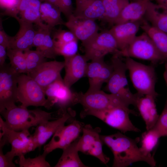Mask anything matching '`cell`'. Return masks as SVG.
Masks as SVG:
<instances>
[{
  "label": "cell",
  "mask_w": 167,
  "mask_h": 167,
  "mask_svg": "<svg viewBox=\"0 0 167 167\" xmlns=\"http://www.w3.org/2000/svg\"><path fill=\"white\" fill-rule=\"evenodd\" d=\"M156 97L152 95L140 96L138 95L136 101L135 106L145 122L147 130L154 126L159 117L155 103Z\"/></svg>",
  "instance_id": "obj_22"
},
{
  "label": "cell",
  "mask_w": 167,
  "mask_h": 167,
  "mask_svg": "<svg viewBox=\"0 0 167 167\" xmlns=\"http://www.w3.org/2000/svg\"><path fill=\"white\" fill-rule=\"evenodd\" d=\"M24 52L26 59L27 74L35 70L46 61V58L42 53L39 51L28 49Z\"/></svg>",
  "instance_id": "obj_34"
},
{
  "label": "cell",
  "mask_w": 167,
  "mask_h": 167,
  "mask_svg": "<svg viewBox=\"0 0 167 167\" xmlns=\"http://www.w3.org/2000/svg\"><path fill=\"white\" fill-rule=\"evenodd\" d=\"M8 128L16 131L28 130L45 121L57 119L62 115L58 110L55 113L49 112L37 108L28 110L27 108L15 104L0 111Z\"/></svg>",
  "instance_id": "obj_2"
},
{
  "label": "cell",
  "mask_w": 167,
  "mask_h": 167,
  "mask_svg": "<svg viewBox=\"0 0 167 167\" xmlns=\"http://www.w3.org/2000/svg\"><path fill=\"white\" fill-rule=\"evenodd\" d=\"M52 29L49 28L47 30L42 44L37 50L42 52L46 58L54 59L58 55L54 41L51 36Z\"/></svg>",
  "instance_id": "obj_35"
},
{
  "label": "cell",
  "mask_w": 167,
  "mask_h": 167,
  "mask_svg": "<svg viewBox=\"0 0 167 167\" xmlns=\"http://www.w3.org/2000/svg\"><path fill=\"white\" fill-rule=\"evenodd\" d=\"M64 58L65 73L63 81L67 86L71 88L80 79L85 76L88 61L84 55L78 54Z\"/></svg>",
  "instance_id": "obj_19"
},
{
  "label": "cell",
  "mask_w": 167,
  "mask_h": 167,
  "mask_svg": "<svg viewBox=\"0 0 167 167\" xmlns=\"http://www.w3.org/2000/svg\"><path fill=\"white\" fill-rule=\"evenodd\" d=\"M5 144L4 142L0 141V167H15L13 160L3 153L2 149Z\"/></svg>",
  "instance_id": "obj_42"
},
{
  "label": "cell",
  "mask_w": 167,
  "mask_h": 167,
  "mask_svg": "<svg viewBox=\"0 0 167 167\" xmlns=\"http://www.w3.org/2000/svg\"><path fill=\"white\" fill-rule=\"evenodd\" d=\"M143 18L150 25L167 33V7L149 2Z\"/></svg>",
  "instance_id": "obj_26"
},
{
  "label": "cell",
  "mask_w": 167,
  "mask_h": 167,
  "mask_svg": "<svg viewBox=\"0 0 167 167\" xmlns=\"http://www.w3.org/2000/svg\"><path fill=\"white\" fill-rule=\"evenodd\" d=\"M4 137L11 146L8 154L13 158L21 154L25 155L35 149L32 136L28 130L16 131L11 130L6 126L4 121L0 117V138Z\"/></svg>",
  "instance_id": "obj_10"
},
{
  "label": "cell",
  "mask_w": 167,
  "mask_h": 167,
  "mask_svg": "<svg viewBox=\"0 0 167 167\" xmlns=\"http://www.w3.org/2000/svg\"><path fill=\"white\" fill-rule=\"evenodd\" d=\"M79 104L82 105L84 111L101 110L117 106L129 108V106L116 96L101 90H88L84 93L81 92Z\"/></svg>",
  "instance_id": "obj_13"
},
{
  "label": "cell",
  "mask_w": 167,
  "mask_h": 167,
  "mask_svg": "<svg viewBox=\"0 0 167 167\" xmlns=\"http://www.w3.org/2000/svg\"><path fill=\"white\" fill-rule=\"evenodd\" d=\"M40 11L42 21L50 28H53L57 25L64 24L61 16L62 13L54 6L46 2L41 3Z\"/></svg>",
  "instance_id": "obj_30"
},
{
  "label": "cell",
  "mask_w": 167,
  "mask_h": 167,
  "mask_svg": "<svg viewBox=\"0 0 167 167\" xmlns=\"http://www.w3.org/2000/svg\"><path fill=\"white\" fill-rule=\"evenodd\" d=\"M47 154L43 153L37 157L33 158H26L24 155L19 156L18 159L15 162L20 167H50L51 165L46 160Z\"/></svg>",
  "instance_id": "obj_33"
},
{
  "label": "cell",
  "mask_w": 167,
  "mask_h": 167,
  "mask_svg": "<svg viewBox=\"0 0 167 167\" xmlns=\"http://www.w3.org/2000/svg\"><path fill=\"white\" fill-rule=\"evenodd\" d=\"M75 115V112L70 108L58 118L45 121L36 126L32 135L35 149L44 144L59 128L66 122L72 120Z\"/></svg>",
  "instance_id": "obj_15"
},
{
  "label": "cell",
  "mask_w": 167,
  "mask_h": 167,
  "mask_svg": "<svg viewBox=\"0 0 167 167\" xmlns=\"http://www.w3.org/2000/svg\"><path fill=\"white\" fill-rule=\"evenodd\" d=\"M64 25L80 41L82 45L93 38L98 32L99 28L94 20L80 18L73 14Z\"/></svg>",
  "instance_id": "obj_18"
},
{
  "label": "cell",
  "mask_w": 167,
  "mask_h": 167,
  "mask_svg": "<svg viewBox=\"0 0 167 167\" xmlns=\"http://www.w3.org/2000/svg\"><path fill=\"white\" fill-rule=\"evenodd\" d=\"M12 36L8 35L2 29L0 30V45L7 48L9 47L11 40Z\"/></svg>",
  "instance_id": "obj_43"
},
{
  "label": "cell",
  "mask_w": 167,
  "mask_h": 167,
  "mask_svg": "<svg viewBox=\"0 0 167 167\" xmlns=\"http://www.w3.org/2000/svg\"><path fill=\"white\" fill-rule=\"evenodd\" d=\"M40 0H20L18 10L20 19L36 24L39 28H50L43 24L41 18Z\"/></svg>",
  "instance_id": "obj_24"
},
{
  "label": "cell",
  "mask_w": 167,
  "mask_h": 167,
  "mask_svg": "<svg viewBox=\"0 0 167 167\" xmlns=\"http://www.w3.org/2000/svg\"><path fill=\"white\" fill-rule=\"evenodd\" d=\"M164 76L166 82V87H167V66H165V70L164 73Z\"/></svg>",
  "instance_id": "obj_47"
},
{
  "label": "cell",
  "mask_w": 167,
  "mask_h": 167,
  "mask_svg": "<svg viewBox=\"0 0 167 167\" xmlns=\"http://www.w3.org/2000/svg\"><path fill=\"white\" fill-rule=\"evenodd\" d=\"M44 92L47 97V109L55 105L60 110L65 112L71 106L79 104L81 92L72 91L65 84L62 78L49 85Z\"/></svg>",
  "instance_id": "obj_8"
},
{
  "label": "cell",
  "mask_w": 167,
  "mask_h": 167,
  "mask_svg": "<svg viewBox=\"0 0 167 167\" xmlns=\"http://www.w3.org/2000/svg\"><path fill=\"white\" fill-rule=\"evenodd\" d=\"M153 128L156 130L160 137L167 136V96L163 110Z\"/></svg>",
  "instance_id": "obj_37"
},
{
  "label": "cell",
  "mask_w": 167,
  "mask_h": 167,
  "mask_svg": "<svg viewBox=\"0 0 167 167\" xmlns=\"http://www.w3.org/2000/svg\"><path fill=\"white\" fill-rule=\"evenodd\" d=\"M82 45L84 55L88 61L104 58L106 55L110 53L118 56L120 52L116 41L109 30L99 32L92 39Z\"/></svg>",
  "instance_id": "obj_9"
},
{
  "label": "cell",
  "mask_w": 167,
  "mask_h": 167,
  "mask_svg": "<svg viewBox=\"0 0 167 167\" xmlns=\"http://www.w3.org/2000/svg\"><path fill=\"white\" fill-rule=\"evenodd\" d=\"M131 79L137 93L140 96H158L155 90L156 77L154 66L138 62L131 58L125 61Z\"/></svg>",
  "instance_id": "obj_3"
},
{
  "label": "cell",
  "mask_w": 167,
  "mask_h": 167,
  "mask_svg": "<svg viewBox=\"0 0 167 167\" xmlns=\"http://www.w3.org/2000/svg\"><path fill=\"white\" fill-rule=\"evenodd\" d=\"M140 28L151 38L167 63V33L152 26L144 18L141 20Z\"/></svg>",
  "instance_id": "obj_27"
},
{
  "label": "cell",
  "mask_w": 167,
  "mask_h": 167,
  "mask_svg": "<svg viewBox=\"0 0 167 167\" xmlns=\"http://www.w3.org/2000/svg\"><path fill=\"white\" fill-rule=\"evenodd\" d=\"M130 0H102L105 13L102 20L114 24L125 6Z\"/></svg>",
  "instance_id": "obj_29"
},
{
  "label": "cell",
  "mask_w": 167,
  "mask_h": 167,
  "mask_svg": "<svg viewBox=\"0 0 167 167\" xmlns=\"http://www.w3.org/2000/svg\"><path fill=\"white\" fill-rule=\"evenodd\" d=\"M113 69L111 64L106 63L104 58L91 60L88 63L85 77L88 79V91L101 90L103 84L107 83L111 76Z\"/></svg>",
  "instance_id": "obj_16"
},
{
  "label": "cell",
  "mask_w": 167,
  "mask_h": 167,
  "mask_svg": "<svg viewBox=\"0 0 167 167\" xmlns=\"http://www.w3.org/2000/svg\"><path fill=\"white\" fill-rule=\"evenodd\" d=\"M84 125L79 121L73 120L68 125L62 126L44 146V152L48 154L57 149L63 150L79 138Z\"/></svg>",
  "instance_id": "obj_14"
},
{
  "label": "cell",
  "mask_w": 167,
  "mask_h": 167,
  "mask_svg": "<svg viewBox=\"0 0 167 167\" xmlns=\"http://www.w3.org/2000/svg\"><path fill=\"white\" fill-rule=\"evenodd\" d=\"M6 50L11 66L19 73L27 74L26 59L24 52L10 48H7Z\"/></svg>",
  "instance_id": "obj_32"
},
{
  "label": "cell",
  "mask_w": 167,
  "mask_h": 167,
  "mask_svg": "<svg viewBox=\"0 0 167 167\" xmlns=\"http://www.w3.org/2000/svg\"><path fill=\"white\" fill-rule=\"evenodd\" d=\"M82 132V135L78 139L77 147L78 151L94 156L103 164H106L109 158L103 151V143L100 134L101 128H94L90 124L84 125Z\"/></svg>",
  "instance_id": "obj_11"
},
{
  "label": "cell",
  "mask_w": 167,
  "mask_h": 167,
  "mask_svg": "<svg viewBox=\"0 0 167 167\" xmlns=\"http://www.w3.org/2000/svg\"><path fill=\"white\" fill-rule=\"evenodd\" d=\"M161 137L157 132L152 128L143 133L142 135L140 150L142 154L147 156H151V152L156 147Z\"/></svg>",
  "instance_id": "obj_31"
},
{
  "label": "cell",
  "mask_w": 167,
  "mask_h": 167,
  "mask_svg": "<svg viewBox=\"0 0 167 167\" xmlns=\"http://www.w3.org/2000/svg\"><path fill=\"white\" fill-rule=\"evenodd\" d=\"M119 56L148 60L153 64L165 62L152 41L144 32L136 36L125 49L120 52Z\"/></svg>",
  "instance_id": "obj_7"
},
{
  "label": "cell",
  "mask_w": 167,
  "mask_h": 167,
  "mask_svg": "<svg viewBox=\"0 0 167 167\" xmlns=\"http://www.w3.org/2000/svg\"><path fill=\"white\" fill-rule=\"evenodd\" d=\"M17 102L22 106H43L46 108L47 99L44 90L31 77L20 74L18 79Z\"/></svg>",
  "instance_id": "obj_6"
},
{
  "label": "cell",
  "mask_w": 167,
  "mask_h": 167,
  "mask_svg": "<svg viewBox=\"0 0 167 167\" xmlns=\"http://www.w3.org/2000/svg\"><path fill=\"white\" fill-rule=\"evenodd\" d=\"M20 74L10 65L0 66V111L17 102L18 79Z\"/></svg>",
  "instance_id": "obj_12"
},
{
  "label": "cell",
  "mask_w": 167,
  "mask_h": 167,
  "mask_svg": "<svg viewBox=\"0 0 167 167\" xmlns=\"http://www.w3.org/2000/svg\"><path fill=\"white\" fill-rule=\"evenodd\" d=\"M53 39L54 43L60 44L70 42L77 39L71 31L60 29L55 32Z\"/></svg>",
  "instance_id": "obj_39"
},
{
  "label": "cell",
  "mask_w": 167,
  "mask_h": 167,
  "mask_svg": "<svg viewBox=\"0 0 167 167\" xmlns=\"http://www.w3.org/2000/svg\"><path fill=\"white\" fill-rule=\"evenodd\" d=\"M16 20L19 23V28L16 35L12 36L8 48L24 52L33 47V41L36 31L32 23L23 20L19 17Z\"/></svg>",
  "instance_id": "obj_21"
},
{
  "label": "cell",
  "mask_w": 167,
  "mask_h": 167,
  "mask_svg": "<svg viewBox=\"0 0 167 167\" xmlns=\"http://www.w3.org/2000/svg\"><path fill=\"white\" fill-rule=\"evenodd\" d=\"M130 113L137 115L135 111L129 108L117 106L101 110L82 111L80 113V117L84 118L88 115L93 116L122 133L140 132V130L130 120L129 116Z\"/></svg>",
  "instance_id": "obj_5"
},
{
  "label": "cell",
  "mask_w": 167,
  "mask_h": 167,
  "mask_svg": "<svg viewBox=\"0 0 167 167\" xmlns=\"http://www.w3.org/2000/svg\"><path fill=\"white\" fill-rule=\"evenodd\" d=\"M49 28H39L38 30L36 31L33 41V46L36 48V50H38L41 46L44 40L46 31Z\"/></svg>",
  "instance_id": "obj_41"
},
{
  "label": "cell",
  "mask_w": 167,
  "mask_h": 167,
  "mask_svg": "<svg viewBox=\"0 0 167 167\" xmlns=\"http://www.w3.org/2000/svg\"><path fill=\"white\" fill-rule=\"evenodd\" d=\"M7 56L6 48L0 45V66H2L5 63L6 59Z\"/></svg>",
  "instance_id": "obj_44"
},
{
  "label": "cell",
  "mask_w": 167,
  "mask_h": 167,
  "mask_svg": "<svg viewBox=\"0 0 167 167\" xmlns=\"http://www.w3.org/2000/svg\"><path fill=\"white\" fill-rule=\"evenodd\" d=\"M64 61L45 62L36 69L28 74L44 90L50 84L62 78L61 72L64 68Z\"/></svg>",
  "instance_id": "obj_17"
},
{
  "label": "cell",
  "mask_w": 167,
  "mask_h": 167,
  "mask_svg": "<svg viewBox=\"0 0 167 167\" xmlns=\"http://www.w3.org/2000/svg\"><path fill=\"white\" fill-rule=\"evenodd\" d=\"M141 20L115 24L109 30L116 41L120 52L125 49L136 36Z\"/></svg>",
  "instance_id": "obj_20"
},
{
  "label": "cell",
  "mask_w": 167,
  "mask_h": 167,
  "mask_svg": "<svg viewBox=\"0 0 167 167\" xmlns=\"http://www.w3.org/2000/svg\"><path fill=\"white\" fill-rule=\"evenodd\" d=\"M1 7L5 10L6 15L12 16L16 19L18 18V7L20 0H0Z\"/></svg>",
  "instance_id": "obj_38"
},
{
  "label": "cell",
  "mask_w": 167,
  "mask_h": 167,
  "mask_svg": "<svg viewBox=\"0 0 167 167\" xmlns=\"http://www.w3.org/2000/svg\"><path fill=\"white\" fill-rule=\"evenodd\" d=\"M157 4L167 7V0H155Z\"/></svg>",
  "instance_id": "obj_46"
},
{
  "label": "cell",
  "mask_w": 167,
  "mask_h": 167,
  "mask_svg": "<svg viewBox=\"0 0 167 167\" xmlns=\"http://www.w3.org/2000/svg\"><path fill=\"white\" fill-rule=\"evenodd\" d=\"M103 143L111 150L114 158L112 167H126L138 161H144L151 167L156 166L153 156H147L141 152L137 144L139 138H131L118 132L109 135H101Z\"/></svg>",
  "instance_id": "obj_1"
},
{
  "label": "cell",
  "mask_w": 167,
  "mask_h": 167,
  "mask_svg": "<svg viewBox=\"0 0 167 167\" xmlns=\"http://www.w3.org/2000/svg\"><path fill=\"white\" fill-rule=\"evenodd\" d=\"M58 8L68 19L74 12L72 0H58Z\"/></svg>",
  "instance_id": "obj_40"
},
{
  "label": "cell",
  "mask_w": 167,
  "mask_h": 167,
  "mask_svg": "<svg viewBox=\"0 0 167 167\" xmlns=\"http://www.w3.org/2000/svg\"><path fill=\"white\" fill-rule=\"evenodd\" d=\"M40 1L41 2H43L49 3L58 8V0H40Z\"/></svg>",
  "instance_id": "obj_45"
},
{
  "label": "cell",
  "mask_w": 167,
  "mask_h": 167,
  "mask_svg": "<svg viewBox=\"0 0 167 167\" xmlns=\"http://www.w3.org/2000/svg\"><path fill=\"white\" fill-rule=\"evenodd\" d=\"M120 57L113 54L111 59V64L113 71L112 75L106 83V90L120 98L128 105H135L138 97L137 93H133L128 87L126 73L127 69L125 62Z\"/></svg>",
  "instance_id": "obj_4"
},
{
  "label": "cell",
  "mask_w": 167,
  "mask_h": 167,
  "mask_svg": "<svg viewBox=\"0 0 167 167\" xmlns=\"http://www.w3.org/2000/svg\"><path fill=\"white\" fill-rule=\"evenodd\" d=\"M150 0H134L124 8L114 24L140 21L144 17Z\"/></svg>",
  "instance_id": "obj_25"
},
{
  "label": "cell",
  "mask_w": 167,
  "mask_h": 167,
  "mask_svg": "<svg viewBox=\"0 0 167 167\" xmlns=\"http://www.w3.org/2000/svg\"><path fill=\"white\" fill-rule=\"evenodd\" d=\"M76 17L96 20L102 19L105 13L102 0H75Z\"/></svg>",
  "instance_id": "obj_23"
},
{
  "label": "cell",
  "mask_w": 167,
  "mask_h": 167,
  "mask_svg": "<svg viewBox=\"0 0 167 167\" xmlns=\"http://www.w3.org/2000/svg\"><path fill=\"white\" fill-rule=\"evenodd\" d=\"M78 138L62 150V154L54 167H88L84 164L79 156L77 147Z\"/></svg>",
  "instance_id": "obj_28"
},
{
  "label": "cell",
  "mask_w": 167,
  "mask_h": 167,
  "mask_svg": "<svg viewBox=\"0 0 167 167\" xmlns=\"http://www.w3.org/2000/svg\"><path fill=\"white\" fill-rule=\"evenodd\" d=\"M78 40L64 43H54L58 55L63 56L64 58L72 57L77 54L78 49Z\"/></svg>",
  "instance_id": "obj_36"
}]
</instances>
